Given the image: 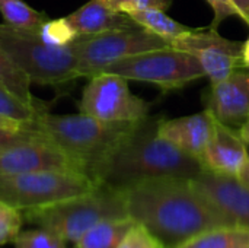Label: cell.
<instances>
[{
    "label": "cell",
    "mask_w": 249,
    "mask_h": 248,
    "mask_svg": "<svg viewBox=\"0 0 249 248\" xmlns=\"http://www.w3.org/2000/svg\"><path fill=\"white\" fill-rule=\"evenodd\" d=\"M124 194L128 216L163 248H179L204 231L235 225L188 178H153Z\"/></svg>",
    "instance_id": "cell-1"
},
{
    "label": "cell",
    "mask_w": 249,
    "mask_h": 248,
    "mask_svg": "<svg viewBox=\"0 0 249 248\" xmlns=\"http://www.w3.org/2000/svg\"><path fill=\"white\" fill-rule=\"evenodd\" d=\"M162 115H147L133 126L127 136L95 168L92 180L124 191L153 178H196L201 162L162 139L158 126Z\"/></svg>",
    "instance_id": "cell-2"
},
{
    "label": "cell",
    "mask_w": 249,
    "mask_h": 248,
    "mask_svg": "<svg viewBox=\"0 0 249 248\" xmlns=\"http://www.w3.org/2000/svg\"><path fill=\"white\" fill-rule=\"evenodd\" d=\"M31 127L47 136L92 178L95 168L127 136L136 121L108 123L86 114L39 113Z\"/></svg>",
    "instance_id": "cell-3"
},
{
    "label": "cell",
    "mask_w": 249,
    "mask_h": 248,
    "mask_svg": "<svg viewBox=\"0 0 249 248\" xmlns=\"http://www.w3.org/2000/svg\"><path fill=\"white\" fill-rule=\"evenodd\" d=\"M22 213L29 224L48 229L73 246L99 222L128 216L124 191L104 184L86 194Z\"/></svg>",
    "instance_id": "cell-4"
},
{
    "label": "cell",
    "mask_w": 249,
    "mask_h": 248,
    "mask_svg": "<svg viewBox=\"0 0 249 248\" xmlns=\"http://www.w3.org/2000/svg\"><path fill=\"white\" fill-rule=\"evenodd\" d=\"M0 44L28 75L31 83L60 88L79 77L71 45H50L38 32L16 29L6 23H0Z\"/></svg>",
    "instance_id": "cell-5"
},
{
    "label": "cell",
    "mask_w": 249,
    "mask_h": 248,
    "mask_svg": "<svg viewBox=\"0 0 249 248\" xmlns=\"http://www.w3.org/2000/svg\"><path fill=\"white\" fill-rule=\"evenodd\" d=\"M95 183L76 170H44L0 177V202L20 212L39 209L92 191Z\"/></svg>",
    "instance_id": "cell-6"
},
{
    "label": "cell",
    "mask_w": 249,
    "mask_h": 248,
    "mask_svg": "<svg viewBox=\"0 0 249 248\" xmlns=\"http://www.w3.org/2000/svg\"><path fill=\"white\" fill-rule=\"evenodd\" d=\"M70 45L77 60L79 77L88 79L101 73L107 66L115 61L146 51L172 47L169 39L140 25L99 35L77 37Z\"/></svg>",
    "instance_id": "cell-7"
},
{
    "label": "cell",
    "mask_w": 249,
    "mask_h": 248,
    "mask_svg": "<svg viewBox=\"0 0 249 248\" xmlns=\"http://www.w3.org/2000/svg\"><path fill=\"white\" fill-rule=\"evenodd\" d=\"M102 72L118 75L127 80L150 83L165 92L181 89L206 76L194 56L174 47L127 57L107 66Z\"/></svg>",
    "instance_id": "cell-8"
},
{
    "label": "cell",
    "mask_w": 249,
    "mask_h": 248,
    "mask_svg": "<svg viewBox=\"0 0 249 248\" xmlns=\"http://www.w3.org/2000/svg\"><path fill=\"white\" fill-rule=\"evenodd\" d=\"M127 82L108 72L89 77L79 101V113L108 123L139 121L147 117L150 104L131 94Z\"/></svg>",
    "instance_id": "cell-9"
},
{
    "label": "cell",
    "mask_w": 249,
    "mask_h": 248,
    "mask_svg": "<svg viewBox=\"0 0 249 248\" xmlns=\"http://www.w3.org/2000/svg\"><path fill=\"white\" fill-rule=\"evenodd\" d=\"M242 44L222 37L210 28H194L171 39V45L197 58L210 83L228 77L236 67L242 66Z\"/></svg>",
    "instance_id": "cell-10"
},
{
    "label": "cell",
    "mask_w": 249,
    "mask_h": 248,
    "mask_svg": "<svg viewBox=\"0 0 249 248\" xmlns=\"http://www.w3.org/2000/svg\"><path fill=\"white\" fill-rule=\"evenodd\" d=\"M44 170L80 171L74 161L38 130L25 140L0 148V177Z\"/></svg>",
    "instance_id": "cell-11"
},
{
    "label": "cell",
    "mask_w": 249,
    "mask_h": 248,
    "mask_svg": "<svg viewBox=\"0 0 249 248\" xmlns=\"http://www.w3.org/2000/svg\"><path fill=\"white\" fill-rule=\"evenodd\" d=\"M201 101L214 118L239 129L249 114V67L239 66L228 77L210 83Z\"/></svg>",
    "instance_id": "cell-12"
},
{
    "label": "cell",
    "mask_w": 249,
    "mask_h": 248,
    "mask_svg": "<svg viewBox=\"0 0 249 248\" xmlns=\"http://www.w3.org/2000/svg\"><path fill=\"white\" fill-rule=\"evenodd\" d=\"M193 183L235 225L249 228V186L239 177L203 170Z\"/></svg>",
    "instance_id": "cell-13"
},
{
    "label": "cell",
    "mask_w": 249,
    "mask_h": 248,
    "mask_svg": "<svg viewBox=\"0 0 249 248\" xmlns=\"http://www.w3.org/2000/svg\"><path fill=\"white\" fill-rule=\"evenodd\" d=\"M248 159V145L241 137L239 129L216 118L212 139L200 158L203 168L217 174L239 177Z\"/></svg>",
    "instance_id": "cell-14"
},
{
    "label": "cell",
    "mask_w": 249,
    "mask_h": 248,
    "mask_svg": "<svg viewBox=\"0 0 249 248\" xmlns=\"http://www.w3.org/2000/svg\"><path fill=\"white\" fill-rule=\"evenodd\" d=\"M214 120L216 118L207 110L179 118H160L158 133L162 139L200 161L212 139Z\"/></svg>",
    "instance_id": "cell-15"
},
{
    "label": "cell",
    "mask_w": 249,
    "mask_h": 248,
    "mask_svg": "<svg viewBox=\"0 0 249 248\" xmlns=\"http://www.w3.org/2000/svg\"><path fill=\"white\" fill-rule=\"evenodd\" d=\"M66 19L77 37L99 35L139 25L131 19L130 15L114 12L104 6L99 0L88 1L77 10L66 16Z\"/></svg>",
    "instance_id": "cell-16"
},
{
    "label": "cell",
    "mask_w": 249,
    "mask_h": 248,
    "mask_svg": "<svg viewBox=\"0 0 249 248\" xmlns=\"http://www.w3.org/2000/svg\"><path fill=\"white\" fill-rule=\"evenodd\" d=\"M133 225L134 221L130 216L99 222L74 244V248H117Z\"/></svg>",
    "instance_id": "cell-17"
},
{
    "label": "cell",
    "mask_w": 249,
    "mask_h": 248,
    "mask_svg": "<svg viewBox=\"0 0 249 248\" xmlns=\"http://www.w3.org/2000/svg\"><path fill=\"white\" fill-rule=\"evenodd\" d=\"M179 248H249V228L231 225L204 231Z\"/></svg>",
    "instance_id": "cell-18"
},
{
    "label": "cell",
    "mask_w": 249,
    "mask_h": 248,
    "mask_svg": "<svg viewBox=\"0 0 249 248\" xmlns=\"http://www.w3.org/2000/svg\"><path fill=\"white\" fill-rule=\"evenodd\" d=\"M0 85L10 91L16 98L29 107L42 110L44 107L34 98L31 92V80L28 75L12 60L0 44Z\"/></svg>",
    "instance_id": "cell-19"
},
{
    "label": "cell",
    "mask_w": 249,
    "mask_h": 248,
    "mask_svg": "<svg viewBox=\"0 0 249 248\" xmlns=\"http://www.w3.org/2000/svg\"><path fill=\"white\" fill-rule=\"evenodd\" d=\"M130 16L140 26L169 41L194 29L172 19L165 13V10L160 9H136L130 13Z\"/></svg>",
    "instance_id": "cell-20"
},
{
    "label": "cell",
    "mask_w": 249,
    "mask_h": 248,
    "mask_svg": "<svg viewBox=\"0 0 249 248\" xmlns=\"http://www.w3.org/2000/svg\"><path fill=\"white\" fill-rule=\"evenodd\" d=\"M0 13L6 25L32 32H39L42 25L50 19L45 13L32 9L23 0H0Z\"/></svg>",
    "instance_id": "cell-21"
},
{
    "label": "cell",
    "mask_w": 249,
    "mask_h": 248,
    "mask_svg": "<svg viewBox=\"0 0 249 248\" xmlns=\"http://www.w3.org/2000/svg\"><path fill=\"white\" fill-rule=\"evenodd\" d=\"M45 111V108H34L22 102L16 98L10 91L0 85V115L6 118H12L19 123H29L32 121L39 113Z\"/></svg>",
    "instance_id": "cell-22"
},
{
    "label": "cell",
    "mask_w": 249,
    "mask_h": 248,
    "mask_svg": "<svg viewBox=\"0 0 249 248\" xmlns=\"http://www.w3.org/2000/svg\"><path fill=\"white\" fill-rule=\"evenodd\" d=\"M13 244L15 248H67V243L58 235L38 227L36 229L20 231Z\"/></svg>",
    "instance_id": "cell-23"
},
{
    "label": "cell",
    "mask_w": 249,
    "mask_h": 248,
    "mask_svg": "<svg viewBox=\"0 0 249 248\" xmlns=\"http://www.w3.org/2000/svg\"><path fill=\"white\" fill-rule=\"evenodd\" d=\"M41 35V38L50 44V45H55V47H66L70 45L76 38V32L73 31V28L69 25L66 18L61 19H48L41 31L38 32Z\"/></svg>",
    "instance_id": "cell-24"
},
{
    "label": "cell",
    "mask_w": 249,
    "mask_h": 248,
    "mask_svg": "<svg viewBox=\"0 0 249 248\" xmlns=\"http://www.w3.org/2000/svg\"><path fill=\"white\" fill-rule=\"evenodd\" d=\"M23 213L0 202V246L15 243L22 231Z\"/></svg>",
    "instance_id": "cell-25"
},
{
    "label": "cell",
    "mask_w": 249,
    "mask_h": 248,
    "mask_svg": "<svg viewBox=\"0 0 249 248\" xmlns=\"http://www.w3.org/2000/svg\"><path fill=\"white\" fill-rule=\"evenodd\" d=\"M117 248H163L159 241L142 225L136 224L125 234L123 241Z\"/></svg>",
    "instance_id": "cell-26"
},
{
    "label": "cell",
    "mask_w": 249,
    "mask_h": 248,
    "mask_svg": "<svg viewBox=\"0 0 249 248\" xmlns=\"http://www.w3.org/2000/svg\"><path fill=\"white\" fill-rule=\"evenodd\" d=\"M206 1L210 4V7L213 9V13H214V18L212 20L210 29L217 31L219 25L223 20H226L228 18H232V16H238L239 18V12L235 7L232 0H206Z\"/></svg>",
    "instance_id": "cell-27"
},
{
    "label": "cell",
    "mask_w": 249,
    "mask_h": 248,
    "mask_svg": "<svg viewBox=\"0 0 249 248\" xmlns=\"http://www.w3.org/2000/svg\"><path fill=\"white\" fill-rule=\"evenodd\" d=\"M35 133H36V130L34 127H31L28 123H25L23 126H19V127L0 126V148L16 143L19 140H25V139L34 136Z\"/></svg>",
    "instance_id": "cell-28"
},
{
    "label": "cell",
    "mask_w": 249,
    "mask_h": 248,
    "mask_svg": "<svg viewBox=\"0 0 249 248\" xmlns=\"http://www.w3.org/2000/svg\"><path fill=\"white\" fill-rule=\"evenodd\" d=\"M99 1L114 12L127 13V15H130L133 10L137 9L136 0H99Z\"/></svg>",
    "instance_id": "cell-29"
},
{
    "label": "cell",
    "mask_w": 249,
    "mask_h": 248,
    "mask_svg": "<svg viewBox=\"0 0 249 248\" xmlns=\"http://www.w3.org/2000/svg\"><path fill=\"white\" fill-rule=\"evenodd\" d=\"M137 9H160L168 10L172 4V0H136Z\"/></svg>",
    "instance_id": "cell-30"
},
{
    "label": "cell",
    "mask_w": 249,
    "mask_h": 248,
    "mask_svg": "<svg viewBox=\"0 0 249 248\" xmlns=\"http://www.w3.org/2000/svg\"><path fill=\"white\" fill-rule=\"evenodd\" d=\"M239 12V18L249 26V0H232Z\"/></svg>",
    "instance_id": "cell-31"
},
{
    "label": "cell",
    "mask_w": 249,
    "mask_h": 248,
    "mask_svg": "<svg viewBox=\"0 0 249 248\" xmlns=\"http://www.w3.org/2000/svg\"><path fill=\"white\" fill-rule=\"evenodd\" d=\"M239 133H241V137L245 140V143L249 145V114L247 117V120L242 123V126L239 127Z\"/></svg>",
    "instance_id": "cell-32"
},
{
    "label": "cell",
    "mask_w": 249,
    "mask_h": 248,
    "mask_svg": "<svg viewBox=\"0 0 249 248\" xmlns=\"http://www.w3.org/2000/svg\"><path fill=\"white\" fill-rule=\"evenodd\" d=\"M242 66L249 67V38L242 44Z\"/></svg>",
    "instance_id": "cell-33"
},
{
    "label": "cell",
    "mask_w": 249,
    "mask_h": 248,
    "mask_svg": "<svg viewBox=\"0 0 249 248\" xmlns=\"http://www.w3.org/2000/svg\"><path fill=\"white\" fill-rule=\"evenodd\" d=\"M0 126H6V127H19V126H23V123H19V121L12 120V118H6V117H1V115H0Z\"/></svg>",
    "instance_id": "cell-34"
},
{
    "label": "cell",
    "mask_w": 249,
    "mask_h": 248,
    "mask_svg": "<svg viewBox=\"0 0 249 248\" xmlns=\"http://www.w3.org/2000/svg\"><path fill=\"white\" fill-rule=\"evenodd\" d=\"M239 178H241L247 186H249V159L248 162H247V165H245V168H244L242 172L239 174Z\"/></svg>",
    "instance_id": "cell-35"
}]
</instances>
